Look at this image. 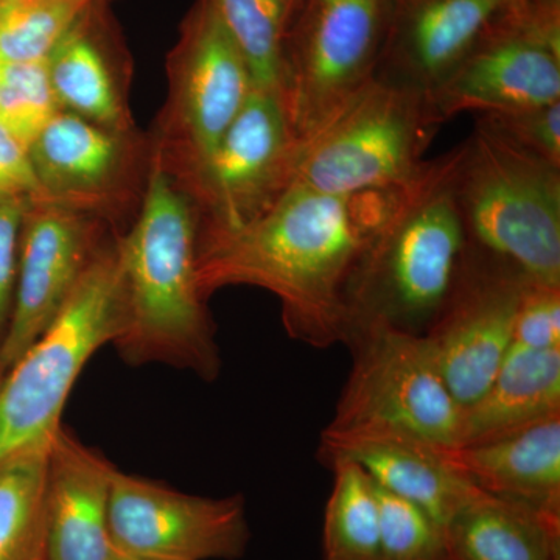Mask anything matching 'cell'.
<instances>
[{"label":"cell","mask_w":560,"mask_h":560,"mask_svg":"<svg viewBox=\"0 0 560 560\" xmlns=\"http://www.w3.org/2000/svg\"><path fill=\"white\" fill-rule=\"evenodd\" d=\"M408 187L331 195L291 186L241 230L200 232L202 296L259 287L278 298L291 338L316 349L346 345L353 282Z\"/></svg>","instance_id":"1"},{"label":"cell","mask_w":560,"mask_h":560,"mask_svg":"<svg viewBox=\"0 0 560 560\" xmlns=\"http://www.w3.org/2000/svg\"><path fill=\"white\" fill-rule=\"evenodd\" d=\"M200 217L160 156L151 151L142 208L116 245L121 326L130 363L161 361L217 377L219 348L198 283Z\"/></svg>","instance_id":"2"},{"label":"cell","mask_w":560,"mask_h":560,"mask_svg":"<svg viewBox=\"0 0 560 560\" xmlns=\"http://www.w3.org/2000/svg\"><path fill=\"white\" fill-rule=\"evenodd\" d=\"M455 165L456 147L427 162L372 243L350 291L349 335L370 323L425 334L447 307L471 257Z\"/></svg>","instance_id":"3"},{"label":"cell","mask_w":560,"mask_h":560,"mask_svg":"<svg viewBox=\"0 0 560 560\" xmlns=\"http://www.w3.org/2000/svg\"><path fill=\"white\" fill-rule=\"evenodd\" d=\"M455 194L475 253L560 287V167L478 117L456 147Z\"/></svg>","instance_id":"4"},{"label":"cell","mask_w":560,"mask_h":560,"mask_svg":"<svg viewBox=\"0 0 560 560\" xmlns=\"http://www.w3.org/2000/svg\"><path fill=\"white\" fill-rule=\"evenodd\" d=\"M120 326L116 246H102L57 318L0 382V466L50 451L81 371Z\"/></svg>","instance_id":"5"},{"label":"cell","mask_w":560,"mask_h":560,"mask_svg":"<svg viewBox=\"0 0 560 560\" xmlns=\"http://www.w3.org/2000/svg\"><path fill=\"white\" fill-rule=\"evenodd\" d=\"M441 125L429 97L374 79L298 142L291 186L331 195L410 186Z\"/></svg>","instance_id":"6"},{"label":"cell","mask_w":560,"mask_h":560,"mask_svg":"<svg viewBox=\"0 0 560 560\" xmlns=\"http://www.w3.org/2000/svg\"><path fill=\"white\" fill-rule=\"evenodd\" d=\"M346 345L352 370L324 433L389 431L436 445L458 444L463 408L425 334L370 323L353 329Z\"/></svg>","instance_id":"7"},{"label":"cell","mask_w":560,"mask_h":560,"mask_svg":"<svg viewBox=\"0 0 560 560\" xmlns=\"http://www.w3.org/2000/svg\"><path fill=\"white\" fill-rule=\"evenodd\" d=\"M396 0H300L285 36L283 105L294 136L319 130L374 80Z\"/></svg>","instance_id":"8"},{"label":"cell","mask_w":560,"mask_h":560,"mask_svg":"<svg viewBox=\"0 0 560 560\" xmlns=\"http://www.w3.org/2000/svg\"><path fill=\"white\" fill-rule=\"evenodd\" d=\"M298 142L282 95L254 88L208 156L172 176L194 202L200 232L241 230L268 212L293 183Z\"/></svg>","instance_id":"9"},{"label":"cell","mask_w":560,"mask_h":560,"mask_svg":"<svg viewBox=\"0 0 560 560\" xmlns=\"http://www.w3.org/2000/svg\"><path fill=\"white\" fill-rule=\"evenodd\" d=\"M168 94L161 142L154 147L173 178L213 150L238 116L253 79L208 0H197L167 60Z\"/></svg>","instance_id":"10"},{"label":"cell","mask_w":560,"mask_h":560,"mask_svg":"<svg viewBox=\"0 0 560 560\" xmlns=\"http://www.w3.org/2000/svg\"><path fill=\"white\" fill-rule=\"evenodd\" d=\"M430 102L442 124L560 102V14L515 0Z\"/></svg>","instance_id":"11"},{"label":"cell","mask_w":560,"mask_h":560,"mask_svg":"<svg viewBox=\"0 0 560 560\" xmlns=\"http://www.w3.org/2000/svg\"><path fill=\"white\" fill-rule=\"evenodd\" d=\"M109 530L117 552L147 560H234L249 541L242 497L189 495L117 469Z\"/></svg>","instance_id":"12"},{"label":"cell","mask_w":560,"mask_h":560,"mask_svg":"<svg viewBox=\"0 0 560 560\" xmlns=\"http://www.w3.org/2000/svg\"><path fill=\"white\" fill-rule=\"evenodd\" d=\"M94 213L31 202L22 223L13 308L0 341V374L20 360L57 318L102 249Z\"/></svg>","instance_id":"13"},{"label":"cell","mask_w":560,"mask_h":560,"mask_svg":"<svg viewBox=\"0 0 560 560\" xmlns=\"http://www.w3.org/2000/svg\"><path fill=\"white\" fill-rule=\"evenodd\" d=\"M528 283L506 265L471 249L458 290L425 331L460 408L480 399L510 353L518 305Z\"/></svg>","instance_id":"14"},{"label":"cell","mask_w":560,"mask_h":560,"mask_svg":"<svg viewBox=\"0 0 560 560\" xmlns=\"http://www.w3.org/2000/svg\"><path fill=\"white\" fill-rule=\"evenodd\" d=\"M515 0H396L375 80L431 97Z\"/></svg>","instance_id":"15"},{"label":"cell","mask_w":560,"mask_h":560,"mask_svg":"<svg viewBox=\"0 0 560 560\" xmlns=\"http://www.w3.org/2000/svg\"><path fill=\"white\" fill-rule=\"evenodd\" d=\"M40 201L97 213L127 175L130 132L58 110L28 147Z\"/></svg>","instance_id":"16"},{"label":"cell","mask_w":560,"mask_h":560,"mask_svg":"<svg viewBox=\"0 0 560 560\" xmlns=\"http://www.w3.org/2000/svg\"><path fill=\"white\" fill-rule=\"evenodd\" d=\"M319 458L352 460L375 485L422 508L445 530L447 523L478 492L442 458L440 445L389 431L320 434Z\"/></svg>","instance_id":"17"},{"label":"cell","mask_w":560,"mask_h":560,"mask_svg":"<svg viewBox=\"0 0 560 560\" xmlns=\"http://www.w3.org/2000/svg\"><path fill=\"white\" fill-rule=\"evenodd\" d=\"M116 467L60 430L47 467L44 560H114L110 478Z\"/></svg>","instance_id":"18"},{"label":"cell","mask_w":560,"mask_h":560,"mask_svg":"<svg viewBox=\"0 0 560 560\" xmlns=\"http://www.w3.org/2000/svg\"><path fill=\"white\" fill-rule=\"evenodd\" d=\"M442 458L475 488L560 514V416L466 445H440Z\"/></svg>","instance_id":"19"},{"label":"cell","mask_w":560,"mask_h":560,"mask_svg":"<svg viewBox=\"0 0 560 560\" xmlns=\"http://www.w3.org/2000/svg\"><path fill=\"white\" fill-rule=\"evenodd\" d=\"M109 3L94 7L49 57V75L62 110L101 127L131 131L130 114L119 86L121 44Z\"/></svg>","instance_id":"20"},{"label":"cell","mask_w":560,"mask_h":560,"mask_svg":"<svg viewBox=\"0 0 560 560\" xmlns=\"http://www.w3.org/2000/svg\"><path fill=\"white\" fill-rule=\"evenodd\" d=\"M560 416V349L512 346L485 394L463 408L458 444L504 436Z\"/></svg>","instance_id":"21"},{"label":"cell","mask_w":560,"mask_h":560,"mask_svg":"<svg viewBox=\"0 0 560 560\" xmlns=\"http://www.w3.org/2000/svg\"><path fill=\"white\" fill-rule=\"evenodd\" d=\"M445 539L451 560H560V514L478 490Z\"/></svg>","instance_id":"22"},{"label":"cell","mask_w":560,"mask_h":560,"mask_svg":"<svg viewBox=\"0 0 560 560\" xmlns=\"http://www.w3.org/2000/svg\"><path fill=\"white\" fill-rule=\"evenodd\" d=\"M49 453L0 466V560H44Z\"/></svg>","instance_id":"23"},{"label":"cell","mask_w":560,"mask_h":560,"mask_svg":"<svg viewBox=\"0 0 560 560\" xmlns=\"http://www.w3.org/2000/svg\"><path fill=\"white\" fill-rule=\"evenodd\" d=\"M334 489L324 515L323 560H381V517L370 475L352 460H335Z\"/></svg>","instance_id":"24"},{"label":"cell","mask_w":560,"mask_h":560,"mask_svg":"<svg viewBox=\"0 0 560 560\" xmlns=\"http://www.w3.org/2000/svg\"><path fill=\"white\" fill-rule=\"evenodd\" d=\"M249 70L254 88L279 92L289 16L276 0H208Z\"/></svg>","instance_id":"25"},{"label":"cell","mask_w":560,"mask_h":560,"mask_svg":"<svg viewBox=\"0 0 560 560\" xmlns=\"http://www.w3.org/2000/svg\"><path fill=\"white\" fill-rule=\"evenodd\" d=\"M113 0H0V65L49 60L84 14Z\"/></svg>","instance_id":"26"},{"label":"cell","mask_w":560,"mask_h":560,"mask_svg":"<svg viewBox=\"0 0 560 560\" xmlns=\"http://www.w3.org/2000/svg\"><path fill=\"white\" fill-rule=\"evenodd\" d=\"M60 109L47 60L0 65V125L25 145Z\"/></svg>","instance_id":"27"},{"label":"cell","mask_w":560,"mask_h":560,"mask_svg":"<svg viewBox=\"0 0 560 560\" xmlns=\"http://www.w3.org/2000/svg\"><path fill=\"white\" fill-rule=\"evenodd\" d=\"M375 485V482H374ZM381 560H451L445 530L422 508L375 485Z\"/></svg>","instance_id":"28"},{"label":"cell","mask_w":560,"mask_h":560,"mask_svg":"<svg viewBox=\"0 0 560 560\" xmlns=\"http://www.w3.org/2000/svg\"><path fill=\"white\" fill-rule=\"evenodd\" d=\"M480 117L522 149L560 167V102Z\"/></svg>","instance_id":"29"},{"label":"cell","mask_w":560,"mask_h":560,"mask_svg":"<svg viewBox=\"0 0 560 560\" xmlns=\"http://www.w3.org/2000/svg\"><path fill=\"white\" fill-rule=\"evenodd\" d=\"M512 346L560 349V287L526 285L515 318Z\"/></svg>","instance_id":"30"},{"label":"cell","mask_w":560,"mask_h":560,"mask_svg":"<svg viewBox=\"0 0 560 560\" xmlns=\"http://www.w3.org/2000/svg\"><path fill=\"white\" fill-rule=\"evenodd\" d=\"M31 201L0 202V341L13 308L22 223Z\"/></svg>","instance_id":"31"},{"label":"cell","mask_w":560,"mask_h":560,"mask_svg":"<svg viewBox=\"0 0 560 560\" xmlns=\"http://www.w3.org/2000/svg\"><path fill=\"white\" fill-rule=\"evenodd\" d=\"M40 198L28 147L0 125V202H36Z\"/></svg>","instance_id":"32"},{"label":"cell","mask_w":560,"mask_h":560,"mask_svg":"<svg viewBox=\"0 0 560 560\" xmlns=\"http://www.w3.org/2000/svg\"><path fill=\"white\" fill-rule=\"evenodd\" d=\"M534 9L560 14V0H526Z\"/></svg>","instance_id":"33"},{"label":"cell","mask_w":560,"mask_h":560,"mask_svg":"<svg viewBox=\"0 0 560 560\" xmlns=\"http://www.w3.org/2000/svg\"><path fill=\"white\" fill-rule=\"evenodd\" d=\"M276 2L279 3L280 7H282L283 11H285L287 16H291V13H293L294 9H296L298 3H300V0H276Z\"/></svg>","instance_id":"34"},{"label":"cell","mask_w":560,"mask_h":560,"mask_svg":"<svg viewBox=\"0 0 560 560\" xmlns=\"http://www.w3.org/2000/svg\"><path fill=\"white\" fill-rule=\"evenodd\" d=\"M114 560H147V559L135 558V556L120 555V552H117L116 558H114Z\"/></svg>","instance_id":"35"}]
</instances>
